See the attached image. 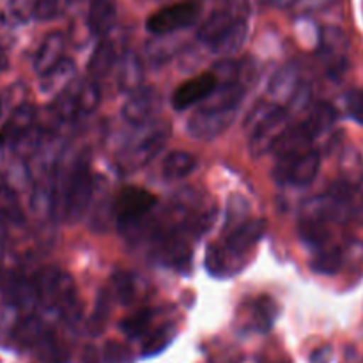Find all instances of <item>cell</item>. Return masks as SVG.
I'll return each mask as SVG.
<instances>
[{
	"mask_svg": "<svg viewBox=\"0 0 363 363\" xmlns=\"http://www.w3.org/2000/svg\"><path fill=\"white\" fill-rule=\"evenodd\" d=\"M135 133L131 135L123 145L116 158V165L119 172L131 174L137 172L144 165H147L163 147L170 135L169 123L163 121H151L142 126H135Z\"/></svg>",
	"mask_w": 363,
	"mask_h": 363,
	"instance_id": "cell-1",
	"label": "cell"
},
{
	"mask_svg": "<svg viewBox=\"0 0 363 363\" xmlns=\"http://www.w3.org/2000/svg\"><path fill=\"white\" fill-rule=\"evenodd\" d=\"M39 301L48 307H55L69 325L82 318V305L78 300L77 286L67 273L57 268H45L34 280Z\"/></svg>",
	"mask_w": 363,
	"mask_h": 363,
	"instance_id": "cell-2",
	"label": "cell"
},
{
	"mask_svg": "<svg viewBox=\"0 0 363 363\" xmlns=\"http://www.w3.org/2000/svg\"><path fill=\"white\" fill-rule=\"evenodd\" d=\"M156 199L155 194L138 186H126L117 194L113 201V215L117 223L126 234L137 229L142 222L149 218L151 211L155 209Z\"/></svg>",
	"mask_w": 363,
	"mask_h": 363,
	"instance_id": "cell-3",
	"label": "cell"
},
{
	"mask_svg": "<svg viewBox=\"0 0 363 363\" xmlns=\"http://www.w3.org/2000/svg\"><path fill=\"white\" fill-rule=\"evenodd\" d=\"M201 2L199 0H183L170 4L163 9L156 11L147 18V30L155 35H169L181 28H188L201 16Z\"/></svg>",
	"mask_w": 363,
	"mask_h": 363,
	"instance_id": "cell-4",
	"label": "cell"
},
{
	"mask_svg": "<svg viewBox=\"0 0 363 363\" xmlns=\"http://www.w3.org/2000/svg\"><path fill=\"white\" fill-rule=\"evenodd\" d=\"M92 191L94 181L89 170V162L85 158H77L66 188V220L77 222L84 215L92 201Z\"/></svg>",
	"mask_w": 363,
	"mask_h": 363,
	"instance_id": "cell-5",
	"label": "cell"
},
{
	"mask_svg": "<svg viewBox=\"0 0 363 363\" xmlns=\"http://www.w3.org/2000/svg\"><path fill=\"white\" fill-rule=\"evenodd\" d=\"M318 55L325 64L330 77L339 78L346 73L350 64V39L346 32L333 25H326L319 32V48Z\"/></svg>",
	"mask_w": 363,
	"mask_h": 363,
	"instance_id": "cell-6",
	"label": "cell"
},
{
	"mask_svg": "<svg viewBox=\"0 0 363 363\" xmlns=\"http://www.w3.org/2000/svg\"><path fill=\"white\" fill-rule=\"evenodd\" d=\"M238 116V108H216L202 105L188 119V133L199 140H213L229 130Z\"/></svg>",
	"mask_w": 363,
	"mask_h": 363,
	"instance_id": "cell-7",
	"label": "cell"
},
{
	"mask_svg": "<svg viewBox=\"0 0 363 363\" xmlns=\"http://www.w3.org/2000/svg\"><path fill=\"white\" fill-rule=\"evenodd\" d=\"M321 167V152L318 149H308L303 155L287 162H277L275 179L282 184L303 188L312 184L318 177Z\"/></svg>",
	"mask_w": 363,
	"mask_h": 363,
	"instance_id": "cell-8",
	"label": "cell"
},
{
	"mask_svg": "<svg viewBox=\"0 0 363 363\" xmlns=\"http://www.w3.org/2000/svg\"><path fill=\"white\" fill-rule=\"evenodd\" d=\"M264 230L266 222L262 218L245 220L243 223L236 225L234 229L227 230L229 234L225 236V240L220 241V245L229 254V257L243 268L245 261H247V254L257 245Z\"/></svg>",
	"mask_w": 363,
	"mask_h": 363,
	"instance_id": "cell-9",
	"label": "cell"
},
{
	"mask_svg": "<svg viewBox=\"0 0 363 363\" xmlns=\"http://www.w3.org/2000/svg\"><path fill=\"white\" fill-rule=\"evenodd\" d=\"M162 96L156 89L138 87L130 94L128 101L123 106V117L126 123L133 126H142L151 123L162 112Z\"/></svg>",
	"mask_w": 363,
	"mask_h": 363,
	"instance_id": "cell-10",
	"label": "cell"
},
{
	"mask_svg": "<svg viewBox=\"0 0 363 363\" xmlns=\"http://www.w3.org/2000/svg\"><path fill=\"white\" fill-rule=\"evenodd\" d=\"M289 128V113L284 108L277 110L273 116H269L268 119L262 121L259 126H255L250 131V152L254 156H262L264 152H269L273 149V145L277 144L280 137H282L284 131Z\"/></svg>",
	"mask_w": 363,
	"mask_h": 363,
	"instance_id": "cell-11",
	"label": "cell"
},
{
	"mask_svg": "<svg viewBox=\"0 0 363 363\" xmlns=\"http://www.w3.org/2000/svg\"><path fill=\"white\" fill-rule=\"evenodd\" d=\"M216 85H218V82H216V77L213 74V71L197 74V77L186 80L183 85H179V87L174 91L172 106L176 110L190 108L195 103L204 101V99L215 91Z\"/></svg>",
	"mask_w": 363,
	"mask_h": 363,
	"instance_id": "cell-12",
	"label": "cell"
},
{
	"mask_svg": "<svg viewBox=\"0 0 363 363\" xmlns=\"http://www.w3.org/2000/svg\"><path fill=\"white\" fill-rule=\"evenodd\" d=\"M312 137L307 133L301 124L294 128H287L282 133V137L277 140V144L273 145L272 151L275 152L277 162H287V160H293L296 156L303 155L305 151L312 149Z\"/></svg>",
	"mask_w": 363,
	"mask_h": 363,
	"instance_id": "cell-13",
	"label": "cell"
},
{
	"mask_svg": "<svg viewBox=\"0 0 363 363\" xmlns=\"http://www.w3.org/2000/svg\"><path fill=\"white\" fill-rule=\"evenodd\" d=\"M300 84L301 80L296 66L287 64V66L280 67V69L273 74L272 82H269V101L277 103V105H279V103H289L291 98L294 96V92L300 87Z\"/></svg>",
	"mask_w": 363,
	"mask_h": 363,
	"instance_id": "cell-14",
	"label": "cell"
},
{
	"mask_svg": "<svg viewBox=\"0 0 363 363\" xmlns=\"http://www.w3.org/2000/svg\"><path fill=\"white\" fill-rule=\"evenodd\" d=\"M113 294L123 305H133L145 296L147 284L140 275L131 272H117L112 277Z\"/></svg>",
	"mask_w": 363,
	"mask_h": 363,
	"instance_id": "cell-15",
	"label": "cell"
},
{
	"mask_svg": "<svg viewBox=\"0 0 363 363\" xmlns=\"http://www.w3.org/2000/svg\"><path fill=\"white\" fill-rule=\"evenodd\" d=\"M64 50H66V38H64L62 32H53V34L46 35L43 45L39 46L38 53H35V73L41 77V74L48 73L52 67H55L64 59Z\"/></svg>",
	"mask_w": 363,
	"mask_h": 363,
	"instance_id": "cell-16",
	"label": "cell"
},
{
	"mask_svg": "<svg viewBox=\"0 0 363 363\" xmlns=\"http://www.w3.org/2000/svg\"><path fill=\"white\" fill-rule=\"evenodd\" d=\"M248 38V25L243 18H238L236 21L229 25L215 41L209 43V48L216 55H233L243 48L245 41Z\"/></svg>",
	"mask_w": 363,
	"mask_h": 363,
	"instance_id": "cell-17",
	"label": "cell"
},
{
	"mask_svg": "<svg viewBox=\"0 0 363 363\" xmlns=\"http://www.w3.org/2000/svg\"><path fill=\"white\" fill-rule=\"evenodd\" d=\"M13 339L21 346L39 347L43 342L52 339V335H50L48 326L41 319L35 318V315H27L14 325Z\"/></svg>",
	"mask_w": 363,
	"mask_h": 363,
	"instance_id": "cell-18",
	"label": "cell"
},
{
	"mask_svg": "<svg viewBox=\"0 0 363 363\" xmlns=\"http://www.w3.org/2000/svg\"><path fill=\"white\" fill-rule=\"evenodd\" d=\"M117 20V11L110 0H92L89 7L87 23L89 28L98 38H105L113 28Z\"/></svg>",
	"mask_w": 363,
	"mask_h": 363,
	"instance_id": "cell-19",
	"label": "cell"
},
{
	"mask_svg": "<svg viewBox=\"0 0 363 363\" xmlns=\"http://www.w3.org/2000/svg\"><path fill=\"white\" fill-rule=\"evenodd\" d=\"M238 18L240 16H238L234 7H220V9L213 11V13L209 14L208 20L199 27L197 39L199 41L206 43V45H209V43L215 41L233 21H236Z\"/></svg>",
	"mask_w": 363,
	"mask_h": 363,
	"instance_id": "cell-20",
	"label": "cell"
},
{
	"mask_svg": "<svg viewBox=\"0 0 363 363\" xmlns=\"http://www.w3.org/2000/svg\"><path fill=\"white\" fill-rule=\"evenodd\" d=\"M7 293H9L11 305L20 311L30 312L39 303V294L35 289L34 280L28 279H11L7 280Z\"/></svg>",
	"mask_w": 363,
	"mask_h": 363,
	"instance_id": "cell-21",
	"label": "cell"
},
{
	"mask_svg": "<svg viewBox=\"0 0 363 363\" xmlns=\"http://www.w3.org/2000/svg\"><path fill=\"white\" fill-rule=\"evenodd\" d=\"M116 62L117 53L113 43L106 38L99 39L98 46H96L94 53L91 55V60H89V74H91L92 80H101L112 71Z\"/></svg>",
	"mask_w": 363,
	"mask_h": 363,
	"instance_id": "cell-22",
	"label": "cell"
},
{
	"mask_svg": "<svg viewBox=\"0 0 363 363\" xmlns=\"http://www.w3.org/2000/svg\"><path fill=\"white\" fill-rule=\"evenodd\" d=\"M142 80H144V67H142L138 55L133 52L124 53L123 59L119 60V69H117L119 89L121 91L133 92L135 89L140 87Z\"/></svg>",
	"mask_w": 363,
	"mask_h": 363,
	"instance_id": "cell-23",
	"label": "cell"
},
{
	"mask_svg": "<svg viewBox=\"0 0 363 363\" xmlns=\"http://www.w3.org/2000/svg\"><path fill=\"white\" fill-rule=\"evenodd\" d=\"M337 121V112L332 105L328 103H318L315 106H312L308 110L307 119L301 123V126L307 130V133L311 135L312 140H315L318 137L325 135L330 128L335 124Z\"/></svg>",
	"mask_w": 363,
	"mask_h": 363,
	"instance_id": "cell-24",
	"label": "cell"
},
{
	"mask_svg": "<svg viewBox=\"0 0 363 363\" xmlns=\"http://www.w3.org/2000/svg\"><path fill=\"white\" fill-rule=\"evenodd\" d=\"M74 74H77V67H74L73 60L62 59L55 67L48 71V73L41 74V91L43 92H60L64 87H66L69 82L74 80Z\"/></svg>",
	"mask_w": 363,
	"mask_h": 363,
	"instance_id": "cell-25",
	"label": "cell"
},
{
	"mask_svg": "<svg viewBox=\"0 0 363 363\" xmlns=\"http://www.w3.org/2000/svg\"><path fill=\"white\" fill-rule=\"evenodd\" d=\"M197 169V158L188 151H172L163 160V176L167 179H183Z\"/></svg>",
	"mask_w": 363,
	"mask_h": 363,
	"instance_id": "cell-26",
	"label": "cell"
},
{
	"mask_svg": "<svg viewBox=\"0 0 363 363\" xmlns=\"http://www.w3.org/2000/svg\"><path fill=\"white\" fill-rule=\"evenodd\" d=\"M82 80H73L66 85L60 92L55 94L53 101V112L59 119L73 121L78 117V91H80Z\"/></svg>",
	"mask_w": 363,
	"mask_h": 363,
	"instance_id": "cell-27",
	"label": "cell"
},
{
	"mask_svg": "<svg viewBox=\"0 0 363 363\" xmlns=\"http://www.w3.org/2000/svg\"><path fill=\"white\" fill-rule=\"evenodd\" d=\"M206 268L211 273L213 277H230L234 273L240 272V266L229 259V255L225 254V250L222 248L220 243H213L208 247V252H206Z\"/></svg>",
	"mask_w": 363,
	"mask_h": 363,
	"instance_id": "cell-28",
	"label": "cell"
},
{
	"mask_svg": "<svg viewBox=\"0 0 363 363\" xmlns=\"http://www.w3.org/2000/svg\"><path fill=\"white\" fill-rule=\"evenodd\" d=\"M35 116H38V112H35L34 105H30V103H21V105H18L16 108L11 112V117L9 121H7L4 135L14 138L20 133H23V131L30 130L35 124Z\"/></svg>",
	"mask_w": 363,
	"mask_h": 363,
	"instance_id": "cell-29",
	"label": "cell"
},
{
	"mask_svg": "<svg viewBox=\"0 0 363 363\" xmlns=\"http://www.w3.org/2000/svg\"><path fill=\"white\" fill-rule=\"evenodd\" d=\"M312 269L323 275H333L342 266V252L339 247L326 243L323 247L315 248V255L312 259Z\"/></svg>",
	"mask_w": 363,
	"mask_h": 363,
	"instance_id": "cell-30",
	"label": "cell"
},
{
	"mask_svg": "<svg viewBox=\"0 0 363 363\" xmlns=\"http://www.w3.org/2000/svg\"><path fill=\"white\" fill-rule=\"evenodd\" d=\"M0 218L6 220L7 223H13V225H20L25 220L20 199H18L16 191L7 184L0 186Z\"/></svg>",
	"mask_w": 363,
	"mask_h": 363,
	"instance_id": "cell-31",
	"label": "cell"
},
{
	"mask_svg": "<svg viewBox=\"0 0 363 363\" xmlns=\"http://www.w3.org/2000/svg\"><path fill=\"white\" fill-rule=\"evenodd\" d=\"M279 318V305L269 296H259L254 301V325L259 332H269Z\"/></svg>",
	"mask_w": 363,
	"mask_h": 363,
	"instance_id": "cell-32",
	"label": "cell"
},
{
	"mask_svg": "<svg viewBox=\"0 0 363 363\" xmlns=\"http://www.w3.org/2000/svg\"><path fill=\"white\" fill-rule=\"evenodd\" d=\"M99 99H101V92H99L98 82L92 78L82 80L80 91H78V117L94 112L99 105Z\"/></svg>",
	"mask_w": 363,
	"mask_h": 363,
	"instance_id": "cell-33",
	"label": "cell"
},
{
	"mask_svg": "<svg viewBox=\"0 0 363 363\" xmlns=\"http://www.w3.org/2000/svg\"><path fill=\"white\" fill-rule=\"evenodd\" d=\"M152 323V312L149 308H142V311L135 312L130 318L124 319L121 323V330H123L124 335H128L130 339H138L144 333H147L149 326Z\"/></svg>",
	"mask_w": 363,
	"mask_h": 363,
	"instance_id": "cell-34",
	"label": "cell"
},
{
	"mask_svg": "<svg viewBox=\"0 0 363 363\" xmlns=\"http://www.w3.org/2000/svg\"><path fill=\"white\" fill-rule=\"evenodd\" d=\"M41 130L38 126H32L30 130L23 131L18 137L13 138V149L18 156H23V158H30L35 151L41 145L43 138H41Z\"/></svg>",
	"mask_w": 363,
	"mask_h": 363,
	"instance_id": "cell-35",
	"label": "cell"
},
{
	"mask_svg": "<svg viewBox=\"0 0 363 363\" xmlns=\"http://www.w3.org/2000/svg\"><path fill=\"white\" fill-rule=\"evenodd\" d=\"M174 335H176L174 326H162V328L155 330V332L145 339L144 347H142V354H144V357H152V354L162 353V351L172 342Z\"/></svg>",
	"mask_w": 363,
	"mask_h": 363,
	"instance_id": "cell-36",
	"label": "cell"
},
{
	"mask_svg": "<svg viewBox=\"0 0 363 363\" xmlns=\"http://www.w3.org/2000/svg\"><path fill=\"white\" fill-rule=\"evenodd\" d=\"M248 202L241 195H233L227 204V216H225V229L230 230L236 225L243 223L248 216Z\"/></svg>",
	"mask_w": 363,
	"mask_h": 363,
	"instance_id": "cell-37",
	"label": "cell"
},
{
	"mask_svg": "<svg viewBox=\"0 0 363 363\" xmlns=\"http://www.w3.org/2000/svg\"><path fill=\"white\" fill-rule=\"evenodd\" d=\"M279 108H280V105L269 101V99H266V101H259L257 105L252 108V112L248 113L247 121H245V130L250 133L255 126H259L262 121H266L269 116H273V113H275Z\"/></svg>",
	"mask_w": 363,
	"mask_h": 363,
	"instance_id": "cell-38",
	"label": "cell"
},
{
	"mask_svg": "<svg viewBox=\"0 0 363 363\" xmlns=\"http://www.w3.org/2000/svg\"><path fill=\"white\" fill-rule=\"evenodd\" d=\"M69 0H35L34 16L38 20H53L66 11Z\"/></svg>",
	"mask_w": 363,
	"mask_h": 363,
	"instance_id": "cell-39",
	"label": "cell"
},
{
	"mask_svg": "<svg viewBox=\"0 0 363 363\" xmlns=\"http://www.w3.org/2000/svg\"><path fill=\"white\" fill-rule=\"evenodd\" d=\"M110 312V298L105 291H101L98 296V303H96L94 314H92L91 321H89V328L92 333H101L103 328L106 325V319H108Z\"/></svg>",
	"mask_w": 363,
	"mask_h": 363,
	"instance_id": "cell-40",
	"label": "cell"
},
{
	"mask_svg": "<svg viewBox=\"0 0 363 363\" xmlns=\"http://www.w3.org/2000/svg\"><path fill=\"white\" fill-rule=\"evenodd\" d=\"M103 362L105 363H133V353L128 346L124 344L116 342H106L103 347Z\"/></svg>",
	"mask_w": 363,
	"mask_h": 363,
	"instance_id": "cell-41",
	"label": "cell"
},
{
	"mask_svg": "<svg viewBox=\"0 0 363 363\" xmlns=\"http://www.w3.org/2000/svg\"><path fill=\"white\" fill-rule=\"evenodd\" d=\"M14 32L13 25L6 16H0V69H6L7 57L6 52L11 45H13Z\"/></svg>",
	"mask_w": 363,
	"mask_h": 363,
	"instance_id": "cell-42",
	"label": "cell"
},
{
	"mask_svg": "<svg viewBox=\"0 0 363 363\" xmlns=\"http://www.w3.org/2000/svg\"><path fill=\"white\" fill-rule=\"evenodd\" d=\"M344 101H346L347 113L353 117L354 121L363 124V89H351L344 96Z\"/></svg>",
	"mask_w": 363,
	"mask_h": 363,
	"instance_id": "cell-43",
	"label": "cell"
},
{
	"mask_svg": "<svg viewBox=\"0 0 363 363\" xmlns=\"http://www.w3.org/2000/svg\"><path fill=\"white\" fill-rule=\"evenodd\" d=\"M6 4L16 20L27 21L28 18L34 16L35 0H6Z\"/></svg>",
	"mask_w": 363,
	"mask_h": 363,
	"instance_id": "cell-44",
	"label": "cell"
},
{
	"mask_svg": "<svg viewBox=\"0 0 363 363\" xmlns=\"http://www.w3.org/2000/svg\"><path fill=\"white\" fill-rule=\"evenodd\" d=\"M333 0H294L293 9L298 14H308L318 13V11L326 9Z\"/></svg>",
	"mask_w": 363,
	"mask_h": 363,
	"instance_id": "cell-45",
	"label": "cell"
},
{
	"mask_svg": "<svg viewBox=\"0 0 363 363\" xmlns=\"http://www.w3.org/2000/svg\"><path fill=\"white\" fill-rule=\"evenodd\" d=\"M333 358L332 346H321L315 351H312L311 363H330Z\"/></svg>",
	"mask_w": 363,
	"mask_h": 363,
	"instance_id": "cell-46",
	"label": "cell"
},
{
	"mask_svg": "<svg viewBox=\"0 0 363 363\" xmlns=\"http://www.w3.org/2000/svg\"><path fill=\"white\" fill-rule=\"evenodd\" d=\"M82 363H103V354H99L98 347L89 344L82 351Z\"/></svg>",
	"mask_w": 363,
	"mask_h": 363,
	"instance_id": "cell-47",
	"label": "cell"
},
{
	"mask_svg": "<svg viewBox=\"0 0 363 363\" xmlns=\"http://www.w3.org/2000/svg\"><path fill=\"white\" fill-rule=\"evenodd\" d=\"M2 112H4V103H2V98H0V117H2Z\"/></svg>",
	"mask_w": 363,
	"mask_h": 363,
	"instance_id": "cell-48",
	"label": "cell"
},
{
	"mask_svg": "<svg viewBox=\"0 0 363 363\" xmlns=\"http://www.w3.org/2000/svg\"><path fill=\"white\" fill-rule=\"evenodd\" d=\"M4 138H6V135H4V133H0V145H2V142H4Z\"/></svg>",
	"mask_w": 363,
	"mask_h": 363,
	"instance_id": "cell-49",
	"label": "cell"
},
{
	"mask_svg": "<svg viewBox=\"0 0 363 363\" xmlns=\"http://www.w3.org/2000/svg\"><path fill=\"white\" fill-rule=\"evenodd\" d=\"M268 363H291V362H287V360H280V362H268Z\"/></svg>",
	"mask_w": 363,
	"mask_h": 363,
	"instance_id": "cell-50",
	"label": "cell"
}]
</instances>
